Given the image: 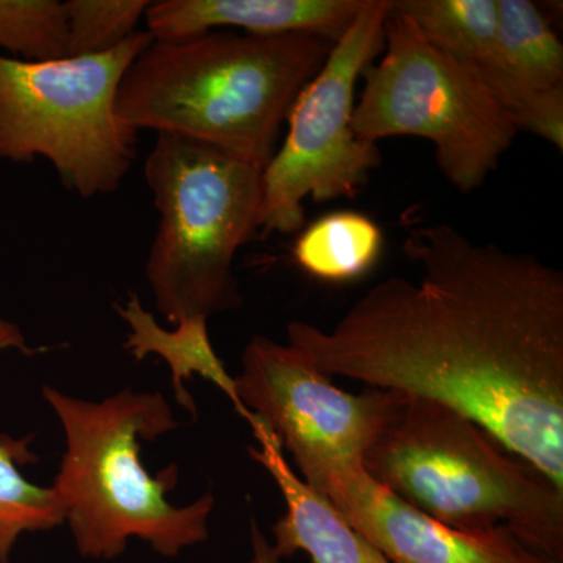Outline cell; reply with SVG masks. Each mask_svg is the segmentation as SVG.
Segmentation results:
<instances>
[{
  "label": "cell",
  "instance_id": "1",
  "mask_svg": "<svg viewBox=\"0 0 563 563\" xmlns=\"http://www.w3.org/2000/svg\"><path fill=\"white\" fill-rule=\"evenodd\" d=\"M417 280L377 282L332 329L288 324L329 377L442 402L563 490V273L451 224L407 233Z\"/></svg>",
  "mask_w": 563,
  "mask_h": 563
},
{
  "label": "cell",
  "instance_id": "2",
  "mask_svg": "<svg viewBox=\"0 0 563 563\" xmlns=\"http://www.w3.org/2000/svg\"><path fill=\"white\" fill-rule=\"evenodd\" d=\"M333 46L321 36L210 31L152 41L122 77L117 114L265 169L292 103Z\"/></svg>",
  "mask_w": 563,
  "mask_h": 563
},
{
  "label": "cell",
  "instance_id": "3",
  "mask_svg": "<svg viewBox=\"0 0 563 563\" xmlns=\"http://www.w3.org/2000/svg\"><path fill=\"white\" fill-rule=\"evenodd\" d=\"M43 398L66 444L51 487L80 555L113 561L135 539L177 558L209 539L213 495L174 506L168 493L177 484L176 466L152 476L141 459L144 443L179 428L162 393L125 388L96 402L46 385Z\"/></svg>",
  "mask_w": 563,
  "mask_h": 563
},
{
  "label": "cell",
  "instance_id": "4",
  "mask_svg": "<svg viewBox=\"0 0 563 563\" xmlns=\"http://www.w3.org/2000/svg\"><path fill=\"white\" fill-rule=\"evenodd\" d=\"M362 466L444 526L468 533L507 528L526 550L563 562L562 488L442 402L404 395Z\"/></svg>",
  "mask_w": 563,
  "mask_h": 563
},
{
  "label": "cell",
  "instance_id": "5",
  "mask_svg": "<svg viewBox=\"0 0 563 563\" xmlns=\"http://www.w3.org/2000/svg\"><path fill=\"white\" fill-rule=\"evenodd\" d=\"M262 173L213 147L157 135L144 165L161 214L146 277L169 324L243 306L233 262L258 235Z\"/></svg>",
  "mask_w": 563,
  "mask_h": 563
},
{
  "label": "cell",
  "instance_id": "6",
  "mask_svg": "<svg viewBox=\"0 0 563 563\" xmlns=\"http://www.w3.org/2000/svg\"><path fill=\"white\" fill-rule=\"evenodd\" d=\"M152 41L135 32L103 54L54 60L0 54V161L46 158L85 199L117 191L135 162L139 133L118 118V90Z\"/></svg>",
  "mask_w": 563,
  "mask_h": 563
},
{
  "label": "cell",
  "instance_id": "7",
  "mask_svg": "<svg viewBox=\"0 0 563 563\" xmlns=\"http://www.w3.org/2000/svg\"><path fill=\"white\" fill-rule=\"evenodd\" d=\"M361 79L355 135L374 144L391 136L431 141L440 172L463 195L483 187L520 133L473 66L435 49L393 9L380 58Z\"/></svg>",
  "mask_w": 563,
  "mask_h": 563
},
{
  "label": "cell",
  "instance_id": "8",
  "mask_svg": "<svg viewBox=\"0 0 563 563\" xmlns=\"http://www.w3.org/2000/svg\"><path fill=\"white\" fill-rule=\"evenodd\" d=\"M390 11L391 0H363L351 27L292 103L284 141L262 173L263 239L301 232L307 199L354 198L383 163L377 144L352 131V114L362 73L384 49Z\"/></svg>",
  "mask_w": 563,
  "mask_h": 563
},
{
  "label": "cell",
  "instance_id": "9",
  "mask_svg": "<svg viewBox=\"0 0 563 563\" xmlns=\"http://www.w3.org/2000/svg\"><path fill=\"white\" fill-rule=\"evenodd\" d=\"M243 409L276 437L310 487L361 465L401 406L396 391H344L290 346L257 335L244 347L235 377Z\"/></svg>",
  "mask_w": 563,
  "mask_h": 563
},
{
  "label": "cell",
  "instance_id": "10",
  "mask_svg": "<svg viewBox=\"0 0 563 563\" xmlns=\"http://www.w3.org/2000/svg\"><path fill=\"white\" fill-rule=\"evenodd\" d=\"M322 495L390 563H542L507 528L468 533L444 526L376 483L361 465L332 474Z\"/></svg>",
  "mask_w": 563,
  "mask_h": 563
},
{
  "label": "cell",
  "instance_id": "11",
  "mask_svg": "<svg viewBox=\"0 0 563 563\" xmlns=\"http://www.w3.org/2000/svg\"><path fill=\"white\" fill-rule=\"evenodd\" d=\"M362 5L363 0H161L151 2L144 20L155 41L233 31L254 36L306 33L335 43Z\"/></svg>",
  "mask_w": 563,
  "mask_h": 563
},
{
  "label": "cell",
  "instance_id": "12",
  "mask_svg": "<svg viewBox=\"0 0 563 563\" xmlns=\"http://www.w3.org/2000/svg\"><path fill=\"white\" fill-rule=\"evenodd\" d=\"M258 443L250 454L269 473L284 496L287 512L273 526V548L284 559L309 554L313 563H390L355 531L331 499L292 472L276 437L252 417Z\"/></svg>",
  "mask_w": 563,
  "mask_h": 563
},
{
  "label": "cell",
  "instance_id": "13",
  "mask_svg": "<svg viewBox=\"0 0 563 563\" xmlns=\"http://www.w3.org/2000/svg\"><path fill=\"white\" fill-rule=\"evenodd\" d=\"M498 25L488 54L473 66L510 117L540 92L563 87V46L531 0H496Z\"/></svg>",
  "mask_w": 563,
  "mask_h": 563
},
{
  "label": "cell",
  "instance_id": "14",
  "mask_svg": "<svg viewBox=\"0 0 563 563\" xmlns=\"http://www.w3.org/2000/svg\"><path fill=\"white\" fill-rule=\"evenodd\" d=\"M118 313L131 329L125 350L136 361H143L150 354L158 355L172 368L173 390L177 402L187 412L195 415V399L185 388V380L195 374L217 385L233 404L236 412L250 422L251 415L243 409L236 396L235 377L228 373L220 357L211 346L209 329L203 318H190L174 325V331H165L154 317L141 303L139 296L132 295L124 303H118Z\"/></svg>",
  "mask_w": 563,
  "mask_h": 563
},
{
  "label": "cell",
  "instance_id": "15",
  "mask_svg": "<svg viewBox=\"0 0 563 563\" xmlns=\"http://www.w3.org/2000/svg\"><path fill=\"white\" fill-rule=\"evenodd\" d=\"M27 351L24 335L13 322L0 320V352ZM31 439L0 435V563L10 561L22 536L51 531L65 523L62 504L52 487L25 479L20 466L36 461Z\"/></svg>",
  "mask_w": 563,
  "mask_h": 563
},
{
  "label": "cell",
  "instance_id": "16",
  "mask_svg": "<svg viewBox=\"0 0 563 563\" xmlns=\"http://www.w3.org/2000/svg\"><path fill=\"white\" fill-rule=\"evenodd\" d=\"M383 247L384 233L372 218L339 211L303 228L292 247V257L317 279L347 282L368 273Z\"/></svg>",
  "mask_w": 563,
  "mask_h": 563
},
{
  "label": "cell",
  "instance_id": "17",
  "mask_svg": "<svg viewBox=\"0 0 563 563\" xmlns=\"http://www.w3.org/2000/svg\"><path fill=\"white\" fill-rule=\"evenodd\" d=\"M435 49L476 66L490 51L498 25L496 0H391Z\"/></svg>",
  "mask_w": 563,
  "mask_h": 563
},
{
  "label": "cell",
  "instance_id": "18",
  "mask_svg": "<svg viewBox=\"0 0 563 563\" xmlns=\"http://www.w3.org/2000/svg\"><path fill=\"white\" fill-rule=\"evenodd\" d=\"M147 0H68L63 2L66 18L65 57L103 54L131 38Z\"/></svg>",
  "mask_w": 563,
  "mask_h": 563
},
{
  "label": "cell",
  "instance_id": "19",
  "mask_svg": "<svg viewBox=\"0 0 563 563\" xmlns=\"http://www.w3.org/2000/svg\"><path fill=\"white\" fill-rule=\"evenodd\" d=\"M66 18L58 0H0V49L24 60L65 57Z\"/></svg>",
  "mask_w": 563,
  "mask_h": 563
},
{
  "label": "cell",
  "instance_id": "20",
  "mask_svg": "<svg viewBox=\"0 0 563 563\" xmlns=\"http://www.w3.org/2000/svg\"><path fill=\"white\" fill-rule=\"evenodd\" d=\"M518 132H529L563 150V87L540 92L514 114Z\"/></svg>",
  "mask_w": 563,
  "mask_h": 563
},
{
  "label": "cell",
  "instance_id": "21",
  "mask_svg": "<svg viewBox=\"0 0 563 563\" xmlns=\"http://www.w3.org/2000/svg\"><path fill=\"white\" fill-rule=\"evenodd\" d=\"M282 559L274 551L268 537L263 533L257 521L251 523V558L247 563H282Z\"/></svg>",
  "mask_w": 563,
  "mask_h": 563
},
{
  "label": "cell",
  "instance_id": "22",
  "mask_svg": "<svg viewBox=\"0 0 563 563\" xmlns=\"http://www.w3.org/2000/svg\"><path fill=\"white\" fill-rule=\"evenodd\" d=\"M542 563H563V562H555V561H551V559H544V561Z\"/></svg>",
  "mask_w": 563,
  "mask_h": 563
}]
</instances>
